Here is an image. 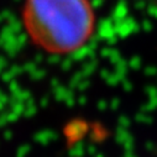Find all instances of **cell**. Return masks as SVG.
Returning <instances> with one entry per match:
<instances>
[{"label": "cell", "instance_id": "1", "mask_svg": "<svg viewBox=\"0 0 157 157\" xmlns=\"http://www.w3.org/2000/svg\"><path fill=\"white\" fill-rule=\"evenodd\" d=\"M21 17L32 44L52 55L82 48L95 29L89 0H25Z\"/></svg>", "mask_w": 157, "mask_h": 157}]
</instances>
